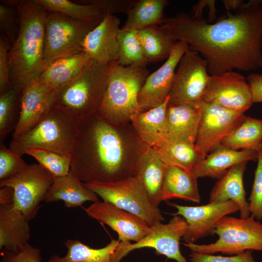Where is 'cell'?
I'll return each mask as SVG.
<instances>
[{"label": "cell", "mask_w": 262, "mask_h": 262, "mask_svg": "<svg viewBox=\"0 0 262 262\" xmlns=\"http://www.w3.org/2000/svg\"><path fill=\"white\" fill-rule=\"evenodd\" d=\"M161 25L176 41L186 42L208 64L210 75L233 69H262V0L244 3L215 23L185 13L164 17Z\"/></svg>", "instance_id": "1"}, {"label": "cell", "mask_w": 262, "mask_h": 262, "mask_svg": "<svg viewBox=\"0 0 262 262\" xmlns=\"http://www.w3.org/2000/svg\"><path fill=\"white\" fill-rule=\"evenodd\" d=\"M148 147L131 122L113 123L96 113L79 119L69 173L84 183L133 176L137 162Z\"/></svg>", "instance_id": "2"}, {"label": "cell", "mask_w": 262, "mask_h": 262, "mask_svg": "<svg viewBox=\"0 0 262 262\" xmlns=\"http://www.w3.org/2000/svg\"><path fill=\"white\" fill-rule=\"evenodd\" d=\"M17 9L19 30L9 53L12 88L20 91L36 82L46 67L44 24L47 10L38 0H8Z\"/></svg>", "instance_id": "3"}, {"label": "cell", "mask_w": 262, "mask_h": 262, "mask_svg": "<svg viewBox=\"0 0 262 262\" xmlns=\"http://www.w3.org/2000/svg\"><path fill=\"white\" fill-rule=\"evenodd\" d=\"M149 75L146 67L123 66L117 61L111 63L97 113L113 123L130 122L131 116L141 111L138 94Z\"/></svg>", "instance_id": "4"}, {"label": "cell", "mask_w": 262, "mask_h": 262, "mask_svg": "<svg viewBox=\"0 0 262 262\" xmlns=\"http://www.w3.org/2000/svg\"><path fill=\"white\" fill-rule=\"evenodd\" d=\"M78 120L72 114L53 105L33 128L19 137L12 139L9 148L22 156L32 149L70 154Z\"/></svg>", "instance_id": "5"}, {"label": "cell", "mask_w": 262, "mask_h": 262, "mask_svg": "<svg viewBox=\"0 0 262 262\" xmlns=\"http://www.w3.org/2000/svg\"><path fill=\"white\" fill-rule=\"evenodd\" d=\"M110 64L91 60L77 77L55 89L53 105L78 119L96 113L105 89Z\"/></svg>", "instance_id": "6"}, {"label": "cell", "mask_w": 262, "mask_h": 262, "mask_svg": "<svg viewBox=\"0 0 262 262\" xmlns=\"http://www.w3.org/2000/svg\"><path fill=\"white\" fill-rule=\"evenodd\" d=\"M252 215L246 218L225 216L216 223L217 240L209 244L184 243L192 251L206 254L235 255L247 250L262 251V224Z\"/></svg>", "instance_id": "7"}, {"label": "cell", "mask_w": 262, "mask_h": 262, "mask_svg": "<svg viewBox=\"0 0 262 262\" xmlns=\"http://www.w3.org/2000/svg\"><path fill=\"white\" fill-rule=\"evenodd\" d=\"M84 184L103 201L138 216L150 227L164 220L158 207L151 204L145 188L134 176L113 182Z\"/></svg>", "instance_id": "8"}, {"label": "cell", "mask_w": 262, "mask_h": 262, "mask_svg": "<svg viewBox=\"0 0 262 262\" xmlns=\"http://www.w3.org/2000/svg\"><path fill=\"white\" fill-rule=\"evenodd\" d=\"M103 18L79 20L48 11L44 24L46 67L59 58L83 51L82 44L86 36Z\"/></svg>", "instance_id": "9"}, {"label": "cell", "mask_w": 262, "mask_h": 262, "mask_svg": "<svg viewBox=\"0 0 262 262\" xmlns=\"http://www.w3.org/2000/svg\"><path fill=\"white\" fill-rule=\"evenodd\" d=\"M210 76L205 59L198 53L188 49L180 59L176 71L168 104L199 107Z\"/></svg>", "instance_id": "10"}, {"label": "cell", "mask_w": 262, "mask_h": 262, "mask_svg": "<svg viewBox=\"0 0 262 262\" xmlns=\"http://www.w3.org/2000/svg\"><path fill=\"white\" fill-rule=\"evenodd\" d=\"M53 180L54 176L42 166L33 164L16 176L0 181V187L13 189L15 207L31 220L36 215Z\"/></svg>", "instance_id": "11"}, {"label": "cell", "mask_w": 262, "mask_h": 262, "mask_svg": "<svg viewBox=\"0 0 262 262\" xmlns=\"http://www.w3.org/2000/svg\"><path fill=\"white\" fill-rule=\"evenodd\" d=\"M187 226L185 219L180 215H174L166 224L156 223L150 227L141 241L133 244L120 242L114 254L115 262H120L132 250L143 248L154 249L177 262H187L180 251V241L185 234Z\"/></svg>", "instance_id": "12"}, {"label": "cell", "mask_w": 262, "mask_h": 262, "mask_svg": "<svg viewBox=\"0 0 262 262\" xmlns=\"http://www.w3.org/2000/svg\"><path fill=\"white\" fill-rule=\"evenodd\" d=\"M201 116L195 145L207 156L245 119L244 114L202 101Z\"/></svg>", "instance_id": "13"}, {"label": "cell", "mask_w": 262, "mask_h": 262, "mask_svg": "<svg viewBox=\"0 0 262 262\" xmlns=\"http://www.w3.org/2000/svg\"><path fill=\"white\" fill-rule=\"evenodd\" d=\"M202 101L241 114H244L253 103L247 80L232 70L211 75Z\"/></svg>", "instance_id": "14"}, {"label": "cell", "mask_w": 262, "mask_h": 262, "mask_svg": "<svg viewBox=\"0 0 262 262\" xmlns=\"http://www.w3.org/2000/svg\"><path fill=\"white\" fill-rule=\"evenodd\" d=\"M177 209L173 215L183 217L187 223V229L183 239L186 243L194 244L198 239L214 234L216 223L225 216L239 211L238 205L229 200L223 202L209 203L197 206L180 205L168 202Z\"/></svg>", "instance_id": "15"}, {"label": "cell", "mask_w": 262, "mask_h": 262, "mask_svg": "<svg viewBox=\"0 0 262 262\" xmlns=\"http://www.w3.org/2000/svg\"><path fill=\"white\" fill-rule=\"evenodd\" d=\"M188 49L186 42L177 41L165 63L148 76L138 94L141 111L156 107L166 100L173 86L176 67Z\"/></svg>", "instance_id": "16"}, {"label": "cell", "mask_w": 262, "mask_h": 262, "mask_svg": "<svg viewBox=\"0 0 262 262\" xmlns=\"http://www.w3.org/2000/svg\"><path fill=\"white\" fill-rule=\"evenodd\" d=\"M87 214L115 231L123 243L138 242L147 234L150 226L138 216L107 201L98 200L84 209Z\"/></svg>", "instance_id": "17"}, {"label": "cell", "mask_w": 262, "mask_h": 262, "mask_svg": "<svg viewBox=\"0 0 262 262\" xmlns=\"http://www.w3.org/2000/svg\"><path fill=\"white\" fill-rule=\"evenodd\" d=\"M55 90L37 81L21 90L19 118L12 139L23 135L42 119L53 105Z\"/></svg>", "instance_id": "18"}, {"label": "cell", "mask_w": 262, "mask_h": 262, "mask_svg": "<svg viewBox=\"0 0 262 262\" xmlns=\"http://www.w3.org/2000/svg\"><path fill=\"white\" fill-rule=\"evenodd\" d=\"M120 23L117 16L107 15L87 34L82 50L91 60L103 65L117 61Z\"/></svg>", "instance_id": "19"}, {"label": "cell", "mask_w": 262, "mask_h": 262, "mask_svg": "<svg viewBox=\"0 0 262 262\" xmlns=\"http://www.w3.org/2000/svg\"><path fill=\"white\" fill-rule=\"evenodd\" d=\"M201 104H168L164 140L195 144L201 116Z\"/></svg>", "instance_id": "20"}, {"label": "cell", "mask_w": 262, "mask_h": 262, "mask_svg": "<svg viewBox=\"0 0 262 262\" xmlns=\"http://www.w3.org/2000/svg\"><path fill=\"white\" fill-rule=\"evenodd\" d=\"M258 158L257 150H235L220 145L207 154L191 174L197 179L209 177L218 180L233 165L243 162L257 161Z\"/></svg>", "instance_id": "21"}, {"label": "cell", "mask_w": 262, "mask_h": 262, "mask_svg": "<svg viewBox=\"0 0 262 262\" xmlns=\"http://www.w3.org/2000/svg\"><path fill=\"white\" fill-rule=\"evenodd\" d=\"M248 162H243L230 168L216 182L209 196L210 203L235 202L240 208L242 218H248L250 214L243 184V176Z\"/></svg>", "instance_id": "22"}, {"label": "cell", "mask_w": 262, "mask_h": 262, "mask_svg": "<svg viewBox=\"0 0 262 262\" xmlns=\"http://www.w3.org/2000/svg\"><path fill=\"white\" fill-rule=\"evenodd\" d=\"M30 220L15 207L13 202L0 204V249H16L28 244Z\"/></svg>", "instance_id": "23"}, {"label": "cell", "mask_w": 262, "mask_h": 262, "mask_svg": "<svg viewBox=\"0 0 262 262\" xmlns=\"http://www.w3.org/2000/svg\"><path fill=\"white\" fill-rule=\"evenodd\" d=\"M166 166L151 147L143 152L136 165L134 176L145 188L151 204L156 207L162 201V190Z\"/></svg>", "instance_id": "24"}, {"label": "cell", "mask_w": 262, "mask_h": 262, "mask_svg": "<svg viewBox=\"0 0 262 262\" xmlns=\"http://www.w3.org/2000/svg\"><path fill=\"white\" fill-rule=\"evenodd\" d=\"M98 196L88 189L79 179L72 174L54 177L53 181L44 201L51 202L62 200L67 208L82 206L86 201L96 202Z\"/></svg>", "instance_id": "25"}, {"label": "cell", "mask_w": 262, "mask_h": 262, "mask_svg": "<svg viewBox=\"0 0 262 262\" xmlns=\"http://www.w3.org/2000/svg\"><path fill=\"white\" fill-rule=\"evenodd\" d=\"M169 96L161 104L146 111L133 114L130 119L133 127L142 141L152 147L165 138L166 111Z\"/></svg>", "instance_id": "26"}, {"label": "cell", "mask_w": 262, "mask_h": 262, "mask_svg": "<svg viewBox=\"0 0 262 262\" xmlns=\"http://www.w3.org/2000/svg\"><path fill=\"white\" fill-rule=\"evenodd\" d=\"M90 60L83 51L59 58L46 67L36 81L56 89L77 77Z\"/></svg>", "instance_id": "27"}, {"label": "cell", "mask_w": 262, "mask_h": 262, "mask_svg": "<svg viewBox=\"0 0 262 262\" xmlns=\"http://www.w3.org/2000/svg\"><path fill=\"white\" fill-rule=\"evenodd\" d=\"M179 198L199 203L197 178L184 170L167 165L162 190V201Z\"/></svg>", "instance_id": "28"}, {"label": "cell", "mask_w": 262, "mask_h": 262, "mask_svg": "<svg viewBox=\"0 0 262 262\" xmlns=\"http://www.w3.org/2000/svg\"><path fill=\"white\" fill-rule=\"evenodd\" d=\"M152 148L165 164L178 167L190 173L206 156L195 144L187 142L164 140Z\"/></svg>", "instance_id": "29"}, {"label": "cell", "mask_w": 262, "mask_h": 262, "mask_svg": "<svg viewBox=\"0 0 262 262\" xmlns=\"http://www.w3.org/2000/svg\"><path fill=\"white\" fill-rule=\"evenodd\" d=\"M120 243L118 239L112 240L105 246L94 248L78 240L68 239L64 242L66 255H52L48 262H115L114 254Z\"/></svg>", "instance_id": "30"}, {"label": "cell", "mask_w": 262, "mask_h": 262, "mask_svg": "<svg viewBox=\"0 0 262 262\" xmlns=\"http://www.w3.org/2000/svg\"><path fill=\"white\" fill-rule=\"evenodd\" d=\"M138 38L147 62L167 58L177 42L167 30L161 25L149 26L137 31Z\"/></svg>", "instance_id": "31"}, {"label": "cell", "mask_w": 262, "mask_h": 262, "mask_svg": "<svg viewBox=\"0 0 262 262\" xmlns=\"http://www.w3.org/2000/svg\"><path fill=\"white\" fill-rule=\"evenodd\" d=\"M168 4L167 0H135L126 13L127 17L122 27L138 31L161 25L165 17L164 9Z\"/></svg>", "instance_id": "32"}, {"label": "cell", "mask_w": 262, "mask_h": 262, "mask_svg": "<svg viewBox=\"0 0 262 262\" xmlns=\"http://www.w3.org/2000/svg\"><path fill=\"white\" fill-rule=\"evenodd\" d=\"M220 146L235 150H258L262 146V120L246 116L225 138Z\"/></svg>", "instance_id": "33"}, {"label": "cell", "mask_w": 262, "mask_h": 262, "mask_svg": "<svg viewBox=\"0 0 262 262\" xmlns=\"http://www.w3.org/2000/svg\"><path fill=\"white\" fill-rule=\"evenodd\" d=\"M119 56L117 63L123 66L146 67L145 57L137 30L122 27L118 33Z\"/></svg>", "instance_id": "34"}, {"label": "cell", "mask_w": 262, "mask_h": 262, "mask_svg": "<svg viewBox=\"0 0 262 262\" xmlns=\"http://www.w3.org/2000/svg\"><path fill=\"white\" fill-rule=\"evenodd\" d=\"M48 12L61 14L79 20L91 21L104 17L96 6L78 4L68 0H38Z\"/></svg>", "instance_id": "35"}, {"label": "cell", "mask_w": 262, "mask_h": 262, "mask_svg": "<svg viewBox=\"0 0 262 262\" xmlns=\"http://www.w3.org/2000/svg\"><path fill=\"white\" fill-rule=\"evenodd\" d=\"M21 91L12 88L0 94V142L5 137L17 124L20 111Z\"/></svg>", "instance_id": "36"}, {"label": "cell", "mask_w": 262, "mask_h": 262, "mask_svg": "<svg viewBox=\"0 0 262 262\" xmlns=\"http://www.w3.org/2000/svg\"><path fill=\"white\" fill-rule=\"evenodd\" d=\"M26 154L34 158L54 177L66 176L69 173L70 154H62L50 150L32 149L27 150Z\"/></svg>", "instance_id": "37"}, {"label": "cell", "mask_w": 262, "mask_h": 262, "mask_svg": "<svg viewBox=\"0 0 262 262\" xmlns=\"http://www.w3.org/2000/svg\"><path fill=\"white\" fill-rule=\"evenodd\" d=\"M0 29L1 34L12 45L18 33L19 16L16 7L7 0H2L0 3Z\"/></svg>", "instance_id": "38"}, {"label": "cell", "mask_w": 262, "mask_h": 262, "mask_svg": "<svg viewBox=\"0 0 262 262\" xmlns=\"http://www.w3.org/2000/svg\"><path fill=\"white\" fill-rule=\"evenodd\" d=\"M28 165L22 156L13 152L3 143H0V181L16 176L25 169Z\"/></svg>", "instance_id": "39"}, {"label": "cell", "mask_w": 262, "mask_h": 262, "mask_svg": "<svg viewBox=\"0 0 262 262\" xmlns=\"http://www.w3.org/2000/svg\"><path fill=\"white\" fill-rule=\"evenodd\" d=\"M257 166L249 198L250 213L258 220L262 219V146L258 149Z\"/></svg>", "instance_id": "40"}, {"label": "cell", "mask_w": 262, "mask_h": 262, "mask_svg": "<svg viewBox=\"0 0 262 262\" xmlns=\"http://www.w3.org/2000/svg\"><path fill=\"white\" fill-rule=\"evenodd\" d=\"M0 262H42L40 250L29 243L16 249L2 250Z\"/></svg>", "instance_id": "41"}, {"label": "cell", "mask_w": 262, "mask_h": 262, "mask_svg": "<svg viewBox=\"0 0 262 262\" xmlns=\"http://www.w3.org/2000/svg\"><path fill=\"white\" fill-rule=\"evenodd\" d=\"M10 42L4 35L0 37V94L12 88L10 81L9 53Z\"/></svg>", "instance_id": "42"}, {"label": "cell", "mask_w": 262, "mask_h": 262, "mask_svg": "<svg viewBox=\"0 0 262 262\" xmlns=\"http://www.w3.org/2000/svg\"><path fill=\"white\" fill-rule=\"evenodd\" d=\"M252 250H247L231 256L206 254L192 251L189 254L191 262H258L254 260Z\"/></svg>", "instance_id": "43"}, {"label": "cell", "mask_w": 262, "mask_h": 262, "mask_svg": "<svg viewBox=\"0 0 262 262\" xmlns=\"http://www.w3.org/2000/svg\"><path fill=\"white\" fill-rule=\"evenodd\" d=\"M135 0H86L83 4H92L97 7L105 16L118 13H127L133 6Z\"/></svg>", "instance_id": "44"}, {"label": "cell", "mask_w": 262, "mask_h": 262, "mask_svg": "<svg viewBox=\"0 0 262 262\" xmlns=\"http://www.w3.org/2000/svg\"><path fill=\"white\" fill-rule=\"evenodd\" d=\"M246 80L251 88L253 103L262 102V74H251Z\"/></svg>", "instance_id": "45"}, {"label": "cell", "mask_w": 262, "mask_h": 262, "mask_svg": "<svg viewBox=\"0 0 262 262\" xmlns=\"http://www.w3.org/2000/svg\"><path fill=\"white\" fill-rule=\"evenodd\" d=\"M224 6L229 11L230 10H238L245 2L242 0H223Z\"/></svg>", "instance_id": "46"}]
</instances>
